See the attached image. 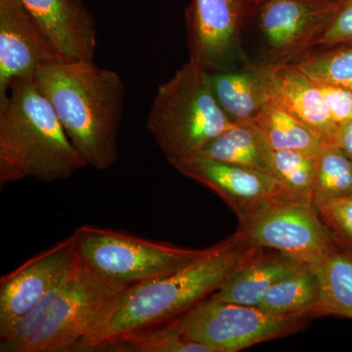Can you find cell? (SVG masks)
<instances>
[{"mask_svg": "<svg viewBox=\"0 0 352 352\" xmlns=\"http://www.w3.org/2000/svg\"><path fill=\"white\" fill-rule=\"evenodd\" d=\"M307 266L288 254L261 249L212 298L240 305H258L278 282Z\"/></svg>", "mask_w": 352, "mask_h": 352, "instance_id": "17", "label": "cell"}, {"mask_svg": "<svg viewBox=\"0 0 352 352\" xmlns=\"http://www.w3.org/2000/svg\"><path fill=\"white\" fill-rule=\"evenodd\" d=\"M346 43H352V0L340 1L335 17L316 47Z\"/></svg>", "mask_w": 352, "mask_h": 352, "instance_id": "28", "label": "cell"}, {"mask_svg": "<svg viewBox=\"0 0 352 352\" xmlns=\"http://www.w3.org/2000/svg\"><path fill=\"white\" fill-rule=\"evenodd\" d=\"M267 69L271 102L302 122L323 144H335L338 126L318 83L294 65Z\"/></svg>", "mask_w": 352, "mask_h": 352, "instance_id": "15", "label": "cell"}, {"mask_svg": "<svg viewBox=\"0 0 352 352\" xmlns=\"http://www.w3.org/2000/svg\"><path fill=\"white\" fill-rule=\"evenodd\" d=\"M319 300L318 274L314 267L307 265L275 284L258 307L277 316L312 319Z\"/></svg>", "mask_w": 352, "mask_h": 352, "instance_id": "19", "label": "cell"}, {"mask_svg": "<svg viewBox=\"0 0 352 352\" xmlns=\"http://www.w3.org/2000/svg\"><path fill=\"white\" fill-rule=\"evenodd\" d=\"M273 152L259 127L252 120H248L234 122L194 156L250 166L271 173Z\"/></svg>", "mask_w": 352, "mask_h": 352, "instance_id": "18", "label": "cell"}, {"mask_svg": "<svg viewBox=\"0 0 352 352\" xmlns=\"http://www.w3.org/2000/svg\"><path fill=\"white\" fill-rule=\"evenodd\" d=\"M294 66L316 82L352 91V43L315 47Z\"/></svg>", "mask_w": 352, "mask_h": 352, "instance_id": "25", "label": "cell"}, {"mask_svg": "<svg viewBox=\"0 0 352 352\" xmlns=\"http://www.w3.org/2000/svg\"><path fill=\"white\" fill-rule=\"evenodd\" d=\"M342 0H250L242 48L250 63L295 65L316 47Z\"/></svg>", "mask_w": 352, "mask_h": 352, "instance_id": "6", "label": "cell"}, {"mask_svg": "<svg viewBox=\"0 0 352 352\" xmlns=\"http://www.w3.org/2000/svg\"><path fill=\"white\" fill-rule=\"evenodd\" d=\"M61 61H94L96 23L82 0H20Z\"/></svg>", "mask_w": 352, "mask_h": 352, "instance_id": "14", "label": "cell"}, {"mask_svg": "<svg viewBox=\"0 0 352 352\" xmlns=\"http://www.w3.org/2000/svg\"><path fill=\"white\" fill-rule=\"evenodd\" d=\"M207 74L217 103L232 122L254 120L271 102L267 68L245 62Z\"/></svg>", "mask_w": 352, "mask_h": 352, "instance_id": "16", "label": "cell"}, {"mask_svg": "<svg viewBox=\"0 0 352 352\" xmlns=\"http://www.w3.org/2000/svg\"><path fill=\"white\" fill-rule=\"evenodd\" d=\"M126 289L95 270L78 252L64 279L30 314L0 333V351H72L102 308Z\"/></svg>", "mask_w": 352, "mask_h": 352, "instance_id": "4", "label": "cell"}, {"mask_svg": "<svg viewBox=\"0 0 352 352\" xmlns=\"http://www.w3.org/2000/svg\"><path fill=\"white\" fill-rule=\"evenodd\" d=\"M236 233L252 247L283 252L312 267L336 245L314 204L272 201L239 221Z\"/></svg>", "mask_w": 352, "mask_h": 352, "instance_id": "9", "label": "cell"}, {"mask_svg": "<svg viewBox=\"0 0 352 352\" xmlns=\"http://www.w3.org/2000/svg\"><path fill=\"white\" fill-rule=\"evenodd\" d=\"M316 208L336 247L352 254V196Z\"/></svg>", "mask_w": 352, "mask_h": 352, "instance_id": "26", "label": "cell"}, {"mask_svg": "<svg viewBox=\"0 0 352 352\" xmlns=\"http://www.w3.org/2000/svg\"><path fill=\"white\" fill-rule=\"evenodd\" d=\"M335 144L339 146L342 152L352 161V120L338 126Z\"/></svg>", "mask_w": 352, "mask_h": 352, "instance_id": "29", "label": "cell"}, {"mask_svg": "<svg viewBox=\"0 0 352 352\" xmlns=\"http://www.w3.org/2000/svg\"><path fill=\"white\" fill-rule=\"evenodd\" d=\"M233 124L217 103L207 72L188 60L157 88L146 126L175 168Z\"/></svg>", "mask_w": 352, "mask_h": 352, "instance_id": "5", "label": "cell"}, {"mask_svg": "<svg viewBox=\"0 0 352 352\" xmlns=\"http://www.w3.org/2000/svg\"><path fill=\"white\" fill-rule=\"evenodd\" d=\"M261 250L235 233L182 270L129 287L102 308L72 351H103L122 336L180 318L221 289Z\"/></svg>", "mask_w": 352, "mask_h": 352, "instance_id": "1", "label": "cell"}, {"mask_svg": "<svg viewBox=\"0 0 352 352\" xmlns=\"http://www.w3.org/2000/svg\"><path fill=\"white\" fill-rule=\"evenodd\" d=\"M273 151H298L317 157L323 143L302 122L270 102L254 118Z\"/></svg>", "mask_w": 352, "mask_h": 352, "instance_id": "21", "label": "cell"}, {"mask_svg": "<svg viewBox=\"0 0 352 352\" xmlns=\"http://www.w3.org/2000/svg\"><path fill=\"white\" fill-rule=\"evenodd\" d=\"M60 61L20 0H0V102L15 78Z\"/></svg>", "mask_w": 352, "mask_h": 352, "instance_id": "13", "label": "cell"}, {"mask_svg": "<svg viewBox=\"0 0 352 352\" xmlns=\"http://www.w3.org/2000/svg\"><path fill=\"white\" fill-rule=\"evenodd\" d=\"M34 78L87 166H113L126 92L119 74L94 61L60 60L41 67Z\"/></svg>", "mask_w": 352, "mask_h": 352, "instance_id": "2", "label": "cell"}, {"mask_svg": "<svg viewBox=\"0 0 352 352\" xmlns=\"http://www.w3.org/2000/svg\"><path fill=\"white\" fill-rule=\"evenodd\" d=\"M311 319L277 316L256 305L208 296L176 321L184 335L208 352H236L305 330Z\"/></svg>", "mask_w": 352, "mask_h": 352, "instance_id": "8", "label": "cell"}, {"mask_svg": "<svg viewBox=\"0 0 352 352\" xmlns=\"http://www.w3.org/2000/svg\"><path fill=\"white\" fill-rule=\"evenodd\" d=\"M175 168L221 197L239 221L279 201V186L268 171L201 156L190 157Z\"/></svg>", "mask_w": 352, "mask_h": 352, "instance_id": "12", "label": "cell"}, {"mask_svg": "<svg viewBox=\"0 0 352 352\" xmlns=\"http://www.w3.org/2000/svg\"><path fill=\"white\" fill-rule=\"evenodd\" d=\"M78 252L73 234L1 277L0 333L30 314L64 279Z\"/></svg>", "mask_w": 352, "mask_h": 352, "instance_id": "11", "label": "cell"}, {"mask_svg": "<svg viewBox=\"0 0 352 352\" xmlns=\"http://www.w3.org/2000/svg\"><path fill=\"white\" fill-rule=\"evenodd\" d=\"M85 166L34 76L12 80L0 102V188L28 178L59 182Z\"/></svg>", "mask_w": 352, "mask_h": 352, "instance_id": "3", "label": "cell"}, {"mask_svg": "<svg viewBox=\"0 0 352 352\" xmlns=\"http://www.w3.org/2000/svg\"><path fill=\"white\" fill-rule=\"evenodd\" d=\"M316 160L314 205L352 196V161L339 146L324 144Z\"/></svg>", "mask_w": 352, "mask_h": 352, "instance_id": "24", "label": "cell"}, {"mask_svg": "<svg viewBox=\"0 0 352 352\" xmlns=\"http://www.w3.org/2000/svg\"><path fill=\"white\" fill-rule=\"evenodd\" d=\"M80 256L104 276L129 288L182 270L207 252L85 224L74 232Z\"/></svg>", "mask_w": 352, "mask_h": 352, "instance_id": "7", "label": "cell"}, {"mask_svg": "<svg viewBox=\"0 0 352 352\" xmlns=\"http://www.w3.org/2000/svg\"><path fill=\"white\" fill-rule=\"evenodd\" d=\"M320 281V300L314 318L342 317L352 320V254L333 248L315 266Z\"/></svg>", "mask_w": 352, "mask_h": 352, "instance_id": "20", "label": "cell"}, {"mask_svg": "<svg viewBox=\"0 0 352 352\" xmlns=\"http://www.w3.org/2000/svg\"><path fill=\"white\" fill-rule=\"evenodd\" d=\"M250 0H191L185 11L189 61L207 73L245 63L242 31Z\"/></svg>", "mask_w": 352, "mask_h": 352, "instance_id": "10", "label": "cell"}, {"mask_svg": "<svg viewBox=\"0 0 352 352\" xmlns=\"http://www.w3.org/2000/svg\"><path fill=\"white\" fill-rule=\"evenodd\" d=\"M103 351L208 352L207 347L189 340L176 320L122 336Z\"/></svg>", "mask_w": 352, "mask_h": 352, "instance_id": "23", "label": "cell"}, {"mask_svg": "<svg viewBox=\"0 0 352 352\" xmlns=\"http://www.w3.org/2000/svg\"><path fill=\"white\" fill-rule=\"evenodd\" d=\"M316 82V80H315ZM331 117L337 126L352 120V91L339 85L316 82Z\"/></svg>", "mask_w": 352, "mask_h": 352, "instance_id": "27", "label": "cell"}, {"mask_svg": "<svg viewBox=\"0 0 352 352\" xmlns=\"http://www.w3.org/2000/svg\"><path fill=\"white\" fill-rule=\"evenodd\" d=\"M316 157L298 151L273 152L271 173L279 186V201L314 204Z\"/></svg>", "mask_w": 352, "mask_h": 352, "instance_id": "22", "label": "cell"}]
</instances>
